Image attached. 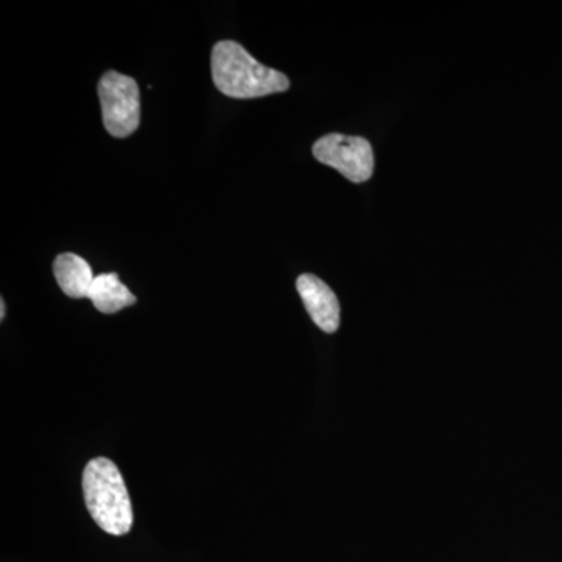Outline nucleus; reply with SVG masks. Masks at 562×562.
Listing matches in <instances>:
<instances>
[{
	"label": "nucleus",
	"mask_w": 562,
	"mask_h": 562,
	"mask_svg": "<svg viewBox=\"0 0 562 562\" xmlns=\"http://www.w3.org/2000/svg\"><path fill=\"white\" fill-rule=\"evenodd\" d=\"M211 74L217 90L233 99H257L290 90L280 70L255 60L235 41H221L211 52Z\"/></svg>",
	"instance_id": "obj_1"
},
{
	"label": "nucleus",
	"mask_w": 562,
	"mask_h": 562,
	"mask_svg": "<svg viewBox=\"0 0 562 562\" xmlns=\"http://www.w3.org/2000/svg\"><path fill=\"white\" fill-rule=\"evenodd\" d=\"M98 92L106 132L114 138L133 135L140 122V94L135 79L109 70L99 81Z\"/></svg>",
	"instance_id": "obj_3"
},
{
	"label": "nucleus",
	"mask_w": 562,
	"mask_h": 562,
	"mask_svg": "<svg viewBox=\"0 0 562 562\" xmlns=\"http://www.w3.org/2000/svg\"><path fill=\"white\" fill-rule=\"evenodd\" d=\"M54 276L58 286L70 299H88L95 277L91 266L76 254H61L55 258Z\"/></svg>",
	"instance_id": "obj_6"
},
{
	"label": "nucleus",
	"mask_w": 562,
	"mask_h": 562,
	"mask_svg": "<svg viewBox=\"0 0 562 562\" xmlns=\"http://www.w3.org/2000/svg\"><path fill=\"white\" fill-rule=\"evenodd\" d=\"M297 291L314 324L325 333H335L341 324V306L338 297L325 281L313 273L297 279Z\"/></svg>",
	"instance_id": "obj_5"
},
{
	"label": "nucleus",
	"mask_w": 562,
	"mask_h": 562,
	"mask_svg": "<svg viewBox=\"0 0 562 562\" xmlns=\"http://www.w3.org/2000/svg\"><path fill=\"white\" fill-rule=\"evenodd\" d=\"M313 155L322 165L341 172L351 183H364L372 177V146L361 136H347L341 133L322 136L313 146Z\"/></svg>",
	"instance_id": "obj_4"
},
{
	"label": "nucleus",
	"mask_w": 562,
	"mask_h": 562,
	"mask_svg": "<svg viewBox=\"0 0 562 562\" xmlns=\"http://www.w3.org/2000/svg\"><path fill=\"white\" fill-rule=\"evenodd\" d=\"M88 512L103 531L124 536L133 527L131 495L120 469L109 458H94L83 472Z\"/></svg>",
	"instance_id": "obj_2"
},
{
	"label": "nucleus",
	"mask_w": 562,
	"mask_h": 562,
	"mask_svg": "<svg viewBox=\"0 0 562 562\" xmlns=\"http://www.w3.org/2000/svg\"><path fill=\"white\" fill-rule=\"evenodd\" d=\"M88 299L98 308V312L103 314H114L136 303L135 295L128 291V288L114 272L101 273L95 277Z\"/></svg>",
	"instance_id": "obj_7"
},
{
	"label": "nucleus",
	"mask_w": 562,
	"mask_h": 562,
	"mask_svg": "<svg viewBox=\"0 0 562 562\" xmlns=\"http://www.w3.org/2000/svg\"><path fill=\"white\" fill-rule=\"evenodd\" d=\"M7 306L5 302H0V321L5 319Z\"/></svg>",
	"instance_id": "obj_8"
}]
</instances>
